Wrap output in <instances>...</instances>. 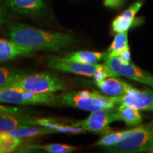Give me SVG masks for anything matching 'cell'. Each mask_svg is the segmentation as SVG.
Masks as SVG:
<instances>
[{
  "mask_svg": "<svg viewBox=\"0 0 153 153\" xmlns=\"http://www.w3.org/2000/svg\"><path fill=\"white\" fill-rule=\"evenodd\" d=\"M33 50L23 46L12 41L0 38V62H7L20 56H27Z\"/></svg>",
  "mask_w": 153,
  "mask_h": 153,
  "instance_id": "obj_12",
  "label": "cell"
},
{
  "mask_svg": "<svg viewBox=\"0 0 153 153\" xmlns=\"http://www.w3.org/2000/svg\"><path fill=\"white\" fill-rule=\"evenodd\" d=\"M96 84L102 92L109 97L124 95L134 89L130 84L119 79L118 76H108Z\"/></svg>",
  "mask_w": 153,
  "mask_h": 153,
  "instance_id": "obj_11",
  "label": "cell"
},
{
  "mask_svg": "<svg viewBox=\"0 0 153 153\" xmlns=\"http://www.w3.org/2000/svg\"><path fill=\"white\" fill-rule=\"evenodd\" d=\"M107 55H108V53L82 51L68 53L64 57L69 59V60L88 63V64H95L99 61L104 60Z\"/></svg>",
  "mask_w": 153,
  "mask_h": 153,
  "instance_id": "obj_17",
  "label": "cell"
},
{
  "mask_svg": "<svg viewBox=\"0 0 153 153\" xmlns=\"http://www.w3.org/2000/svg\"><path fill=\"white\" fill-rule=\"evenodd\" d=\"M38 126L37 119L28 116H16V114H9L0 116V131L8 132L13 130Z\"/></svg>",
  "mask_w": 153,
  "mask_h": 153,
  "instance_id": "obj_13",
  "label": "cell"
},
{
  "mask_svg": "<svg viewBox=\"0 0 153 153\" xmlns=\"http://www.w3.org/2000/svg\"><path fill=\"white\" fill-rule=\"evenodd\" d=\"M143 6L141 1H136L112 22V29L116 33L128 31L133 24L134 18Z\"/></svg>",
  "mask_w": 153,
  "mask_h": 153,
  "instance_id": "obj_14",
  "label": "cell"
},
{
  "mask_svg": "<svg viewBox=\"0 0 153 153\" xmlns=\"http://www.w3.org/2000/svg\"><path fill=\"white\" fill-rule=\"evenodd\" d=\"M153 148V128L143 126L133 129L123 140L113 146L104 148L108 152L135 153L150 150Z\"/></svg>",
  "mask_w": 153,
  "mask_h": 153,
  "instance_id": "obj_5",
  "label": "cell"
},
{
  "mask_svg": "<svg viewBox=\"0 0 153 153\" xmlns=\"http://www.w3.org/2000/svg\"><path fill=\"white\" fill-rule=\"evenodd\" d=\"M128 31L118 33L115 36L111 45L108 50V54L111 55L114 53L121 51L126 48L128 47Z\"/></svg>",
  "mask_w": 153,
  "mask_h": 153,
  "instance_id": "obj_22",
  "label": "cell"
},
{
  "mask_svg": "<svg viewBox=\"0 0 153 153\" xmlns=\"http://www.w3.org/2000/svg\"><path fill=\"white\" fill-rule=\"evenodd\" d=\"M5 133H6L5 131H0V137L2 136V135H3Z\"/></svg>",
  "mask_w": 153,
  "mask_h": 153,
  "instance_id": "obj_29",
  "label": "cell"
},
{
  "mask_svg": "<svg viewBox=\"0 0 153 153\" xmlns=\"http://www.w3.org/2000/svg\"><path fill=\"white\" fill-rule=\"evenodd\" d=\"M7 87H16L35 93H55L66 89L65 82L54 74H26L11 82Z\"/></svg>",
  "mask_w": 153,
  "mask_h": 153,
  "instance_id": "obj_4",
  "label": "cell"
},
{
  "mask_svg": "<svg viewBox=\"0 0 153 153\" xmlns=\"http://www.w3.org/2000/svg\"><path fill=\"white\" fill-rule=\"evenodd\" d=\"M123 2L124 0H104V5L110 8H118Z\"/></svg>",
  "mask_w": 153,
  "mask_h": 153,
  "instance_id": "obj_26",
  "label": "cell"
},
{
  "mask_svg": "<svg viewBox=\"0 0 153 153\" xmlns=\"http://www.w3.org/2000/svg\"><path fill=\"white\" fill-rule=\"evenodd\" d=\"M28 74L22 70L14 68L0 67V87H7L9 84Z\"/></svg>",
  "mask_w": 153,
  "mask_h": 153,
  "instance_id": "obj_19",
  "label": "cell"
},
{
  "mask_svg": "<svg viewBox=\"0 0 153 153\" xmlns=\"http://www.w3.org/2000/svg\"><path fill=\"white\" fill-rule=\"evenodd\" d=\"M7 133L12 136L19 137L21 138H30V137H35L41 136L44 135H48V134L55 133V132L53 130L48 128L46 127L41 126H27V127L15 129L13 131H8Z\"/></svg>",
  "mask_w": 153,
  "mask_h": 153,
  "instance_id": "obj_16",
  "label": "cell"
},
{
  "mask_svg": "<svg viewBox=\"0 0 153 153\" xmlns=\"http://www.w3.org/2000/svg\"><path fill=\"white\" fill-rule=\"evenodd\" d=\"M21 112H22V110L19 109V108H17L0 105V116L9 114H18Z\"/></svg>",
  "mask_w": 153,
  "mask_h": 153,
  "instance_id": "obj_25",
  "label": "cell"
},
{
  "mask_svg": "<svg viewBox=\"0 0 153 153\" xmlns=\"http://www.w3.org/2000/svg\"><path fill=\"white\" fill-rule=\"evenodd\" d=\"M133 129L128 130V131H118V132H114V133L107 134L103 137L97 141L95 143V145L97 146L104 147V148H106V147L113 146L117 144L120 141L123 140L125 139L126 137H128L132 133Z\"/></svg>",
  "mask_w": 153,
  "mask_h": 153,
  "instance_id": "obj_20",
  "label": "cell"
},
{
  "mask_svg": "<svg viewBox=\"0 0 153 153\" xmlns=\"http://www.w3.org/2000/svg\"><path fill=\"white\" fill-rule=\"evenodd\" d=\"M36 148L45 150L50 153H68L72 152L77 149L76 147L65 144H48L43 145H36Z\"/></svg>",
  "mask_w": 153,
  "mask_h": 153,
  "instance_id": "obj_23",
  "label": "cell"
},
{
  "mask_svg": "<svg viewBox=\"0 0 153 153\" xmlns=\"http://www.w3.org/2000/svg\"><path fill=\"white\" fill-rule=\"evenodd\" d=\"M7 18H6L4 11L1 7V4H0V26L5 24L7 23Z\"/></svg>",
  "mask_w": 153,
  "mask_h": 153,
  "instance_id": "obj_27",
  "label": "cell"
},
{
  "mask_svg": "<svg viewBox=\"0 0 153 153\" xmlns=\"http://www.w3.org/2000/svg\"><path fill=\"white\" fill-rule=\"evenodd\" d=\"M117 105L123 104L137 110L153 112V91L134 89L128 93L118 97H112Z\"/></svg>",
  "mask_w": 153,
  "mask_h": 153,
  "instance_id": "obj_9",
  "label": "cell"
},
{
  "mask_svg": "<svg viewBox=\"0 0 153 153\" xmlns=\"http://www.w3.org/2000/svg\"><path fill=\"white\" fill-rule=\"evenodd\" d=\"M0 153H1V150H0Z\"/></svg>",
  "mask_w": 153,
  "mask_h": 153,
  "instance_id": "obj_32",
  "label": "cell"
},
{
  "mask_svg": "<svg viewBox=\"0 0 153 153\" xmlns=\"http://www.w3.org/2000/svg\"><path fill=\"white\" fill-rule=\"evenodd\" d=\"M56 99L61 105L90 112L114 108L117 105L112 97H106L94 91H65L57 95Z\"/></svg>",
  "mask_w": 153,
  "mask_h": 153,
  "instance_id": "obj_2",
  "label": "cell"
},
{
  "mask_svg": "<svg viewBox=\"0 0 153 153\" xmlns=\"http://www.w3.org/2000/svg\"><path fill=\"white\" fill-rule=\"evenodd\" d=\"M121 120L117 111L110 109L94 111L85 119L72 123L74 127L82 128L88 131L97 133H107L111 131L109 125L113 122Z\"/></svg>",
  "mask_w": 153,
  "mask_h": 153,
  "instance_id": "obj_7",
  "label": "cell"
},
{
  "mask_svg": "<svg viewBox=\"0 0 153 153\" xmlns=\"http://www.w3.org/2000/svg\"><path fill=\"white\" fill-rule=\"evenodd\" d=\"M104 63L120 76L145 84L153 88V76L148 72L141 70L134 65L124 63L119 57L107 55L104 58Z\"/></svg>",
  "mask_w": 153,
  "mask_h": 153,
  "instance_id": "obj_8",
  "label": "cell"
},
{
  "mask_svg": "<svg viewBox=\"0 0 153 153\" xmlns=\"http://www.w3.org/2000/svg\"><path fill=\"white\" fill-rule=\"evenodd\" d=\"M4 88H5V87H0V91H1V89H4Z\"/></svg>",
  "mask_w": 153,
  "mask_h": 153,
  "instance_id": "obj_30",
  "label": "cell"
},
{
  "mask_svg": "<svg viewBox=\"0 0 153 153\" xmlns=\"http://www.w3.org/2000/svg\"><path fill=\"white\" fill-rule=\"evenodd\" d=\"M5 4L13 12L31 17L41 16L45 9L44 0H5Z\"/></svg>",
  "mask_w": 153,
  "mask_h": 153,
  "instance_id": "obj_10",
  "label": "cell"
},
{
  "mask_svg": "<svg viewBox=\"0 0 153 153\" xmlns=\"http://www.w3.org/2000/svg\"><path fill=\"white\" fill-rule=\"evenodd\" d=\"M108 55H111V56H116L119 57L120 60L123 61L124 63H130L131 61V56L129 46L121 50V51H118V52L115 53L114 54Z\"/></svg>",
  "mask_w": 153,
  "mask_h": 153,
  "instance_id": "obj_24",
  "label": "cell"
},
{
  "mask_svg": "<svg viewBox=\"0 0 153 153\" xmlns=\"http://www.w3.org/2000/svg\"><path fill=\"white\" fill-rule=\"evenodd\" d=\"M116 111L121 120H123L128 126H138L142 123V117L139 110L126 105L120 104L116 108Z\"/></svg>",
  "mask_w": 153,
  "mask_h": 153,
  "instance_id": "obj_18",
  "label": "cell"
},
{
  "mask_svg": "<svg viewBox=\"0 0 153 153\" xmlns=\"http://www.w3.org/2000/svg\"><path fill=\"white\" fill-rule=\"evenodd\" d=\"M23 143V138L9 135L7 132L0 137V150L1 153L14 152Z\"/></svg>",
  "mask_w": 153,
  "mask_h": 153,
  "instance_id": "obj_21",
  "label": "cell"
},
{
  "mask_svg": "<svg viewBox=\"0 0 153 153\" xmlns=\"http://www.w3.org/2000/svg\"><path fill=\"white\" fill-rule=\"evenodd\" d=\"M145 127L147 128H153V120H151L150 123L147 124L146 126H145Z\"/></svg>",
  "mask_w": 153,
  "mask_h": 153,
  "instance_id": "obj_28",
  "label": "cell"
},
{
  "mask_svg": "<svg viewBox=\"0 0 153 153\" xmlns=\"http://www.w3.org/2000/svg\"><path fill=\"white\" fill-rule=\"evenodd\" d=\"M151 150V152H153V148H152V149H151V150Z\"/></svg>",
  "mask_w": 153,
  "mask_h": 153,
  "instance_id": "obj_31",
  "label": "cell"
},
{
  "mask_svg": "<svg viewBox=\"0 0 153 153\" xmlns=\"http://www.w3.org/2000/svg\"><path fill=\"white\" fill-rule=\"evenodd\" d=\"M48 65L62 72L94 77L96 82L108 76H120L106 64H88L59 56L49 57Z\"/></svg>",
  "mask_w": 153,
  "mask_h": 153,
  "instance_id": "obj_3",
  "label": "cell"
},
{
  "mask_svg": "<svg viewBox=\"0 0 153 153\" xmlns=\"http://www.w3.org/2000/svg\"><path fill=\"white\" fill-rule=\"evenodd\" d=\"M8 31L11 41L33 51H59L74 41L70 34L45 31L22 23L11 24Z\"/></svg>",
  "mask_w": 153,
  "mask_h": 153,
  "instance_id": "obj_1",
  "label": "cell"
},
{
  "mask_svg": "<svg viewBox=\"0 0 153 153\" xmlns=\"http://www.w3.org/2000/svg\"><path fill=\"white\" fill-rule=\"evenodd\" d=\"M38 126H44L55 132V133H85L87 131L82 128L74 127V126L65 125L62 122L58 121L57 120L49 119V118H41L37 119Z\"/></svg>",
  "mask_w": 153,
  "mask_h": 153,
  "instance_id": "obj_15",
  "label": "cell"
},
{
  "mask_svg": "<svg viewBox=\"0 0 153 153\" xmlns=\"http://www.w3.org/2000/svg\"><path fill=\"white\" fill-rule=\"evenodd\" d=\"M0 102L19 105L54 106L57 104V99L53 93H35L20 88L5 87L0 91Z\"/></svg>",
  "mask_w": 153,
  "mask_h": 153,
  "instance_id": "obj_6",
  "label": "cell"
}]
</instances>
